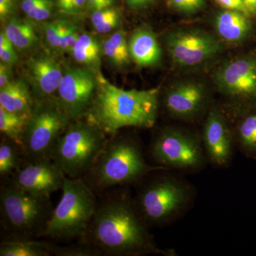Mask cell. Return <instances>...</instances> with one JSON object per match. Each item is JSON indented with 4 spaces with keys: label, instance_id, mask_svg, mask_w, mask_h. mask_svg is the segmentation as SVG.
<instances>
[{
    "label": "cell",
    "instance_id": "ab89813d",
    "mask_svg": "<svg viewBox=\"0 0 256 256\" xmlns=\"http://www.w3.org/2000/svg\"><path fill=\"white\" fill-rule=\"evenodd\" d=\"M249 16H256V0H242Z\"/></svg>",
    "mask_w": 256,
    "mask_h": 256
},
{
    "label": "cell",
    "instance_id": "ac0fdd59",
    "mask_svg": "<svg viewBox=\"0 0 256 256\" xmlns=\"http://www.w3.org/2000/svg\"><path fill=\"white\" fill-rule=\"evenodd\" d=\"M250 16L236 10H226L215 18L217 33L225 41L239 43L246 40L252 32Z\"/></svg>",
    "mask_w": 256,
    "mask_h": 256
},
{
    "label": "cell",
    "instance_id": "ba28073f",
    "mask_svg": "<svg viewBox=\"0 0 256 256\" xmlns=\"http://www.w3.org/2000/svg\"><path fill=\"white\" fill-rule=\"evenodd\" d=\"M150 152L156 165L181 172H198L208 163L201 134L174 126L156 133Z\"/></svg>",
    "mask_w": 256,
    "mask_h": 256
},
{
    "label": "cell",
    "instance_id": "1f68e13d",
    "mask_svg": "<svg viewBox=\"0 0 256 256\" xmlns=\"http://www.w3.org/2000/svg\"><path fill=\"white\" fill-rule=\"evenodd\" d=\"M170 4L178 11L194 12L204 6L205 0H170Z\"/></svg>",
    "mask_w": 256,
    "mask_h": 256
},
{
    "label": "cell",
    "instance_id": "4dcf8cb0",
    "mask_svg": "<svg viewBox=\"0 0 256 256\" xmlns=\"http://www.w3.org/2000/svg\"><path fill=\"white\" fill-rule=\"evenodd\" d=\"M54 5H56L55 1L54 0H46L35 9L32 10L26 15L28 18L34 21H45V20H48L52 15Z\"/></svg>",
    "mask_w": 256,
    "mask_h": 256
},
{
    "label": "cell",
    "instance_id": "ffe728a7",
    "mask_svg": "<svg viewBox=\"0 0 256 256\" xmlns=\"http://www.w3.org/2000/svg\"><path fill=\"white\" fill-rule=\"evenodd\" d=\"M34 105L28 84L22 79L12 80L0 88V107L8 112L31 116Z\"/></svg>",
    "mask_w": 256,
    "mask_h": 256
},
{
    "label": "cell",
    "instance_id": "9a60e30c",
    "mask_svg": "<svg viewBox=\"0 0 256 256\" xmlns=\"http://www.w3.org/2000/svg\"><path fill=\"white\" fill-rule=\"evenodd\" d=\"M208 104V92L198 82H178L170 88L164 97L166 112L174 118L184 120L198 118L206 112Z\"/></svg>",
    "mask_w": 256,
    "mask_h": 256
},
{
    "label": "cell",
    "instance_id": "e0dca14e",
    "mask_svg": "<svg viewBox=\"0 0 256 256\" xmlns=\"http://www.w3.org/2000/svg\"><path fill=\"white\" fill-rule=\"evenodd\" d=\"M238 106L240 112L232 126L236 146L246 158L256 160V104Z\"/></svg>",
    "mask_w": 256,
    "mask_h": 256
},
{
    "label": "cell",
    "instance_id": "d590c367",
    "mask_svg": "<svg viewBox=\"0 0 256 256\" xmlns=\"http://www.w3.org/2000/svg\"><path fill=\"white\" fill-rule=\"evenodd\" d=\"M11 76L10 66L1 62V64H0V88L6 86L12 82Z\"/></svg>",
    "mask_w": 256,
    "mask_h": 256
},
{
    "label": "cell",
    "instance_id": "8992f818",
    "mask_svg": "<svg viewBox=\"0 0 256 256\" xmlns=\"http://www.w3.org/2000/svg\"><path fill=\"white\" fill-rule=\"evenodd\" d=\"M73 121L58 138L52 161L65 176L82 178L95 164L108 140L105 132L87 120Z\"/></svg>",
    "mask_w": 256,
    "mask_h": 256
},
{
    "label": "cell",
    "instance_id": "f546056e",
    "mask_svg": "<svg viewBox=\"0 0 256 256\" xmlns=\"http://www.w3.org/2000/svg\"><path fill=\"white\" fill-rule=\"evenodd\" d=\"M14 45L12 44L4 32L0 34V58L2 62L11 66L18 60V55L15 52Z\"/></svg>",
    "mask_w": 256,
    "mask_h": 256
},
{
    "label": "cell",
    "instance_id": "f1b7e54d",
    "mask_svg": "<svg viewBox=\"0 0 256 256\" xmlns=\"http://www.w3.org/2000/svg\"><path fill=\"white\" fill-rule=\"evenodd\" d=\"M64 24V21H56L47 22L44 26L46 42L54 50H60Z\"/></svg>",
    "mask_w": 256,
    "mask_h": 256
},
{
    "label": "cell",
    "instance_id": "44dd1931",
    "mask_svg": "<svg viewBox=\"0 0 256 256\" xmlns=\"http://www.w3.org/2000/svg\"><path fill=\"white\" fill-rule=\"evenodd\" d=\"M54 245L30 238H11L0 245V256H48L54 255Z\"/></svg>",
    "mask_w": 256,
    "mask_h": 256
},
{
    "label": "cell",
    "instance_id": "7402d4cb",
    "mask_svg": "<svg viewBox=\"0 0 256 256\" xmlns=\"http://www.w3.org/2000/svg\"><path fill=\"white\" fill-rule=\"evenodd\" d=\"M4 32L10 42L18 50H28L38 42V37L33 25L24 20L12 18L5 26Z\"/></svg>",
    "mask_w": 256,
    "mask_h": 256
},
{
    "label": "cell",
    "instance_id": "f35d334b",
    "mask_svg": "<svg viewBox=\"0 0 256 256\" xmlns=\"http://www.w3.org/2000/svg\"><path fill=\"white\" fill-rule=\"evenodd\" d=\"M130 8L132 9H142L151 4L154 0H126Z\"/></svg>",
    "mask_w": 256,
    "mask_h": 256
},
{
    "label": "cell",
    "instance_id": "4fadbf2b",
    "mask_svg": "<svg viewBox=\"0 0 256 256\" xmlns=\"http://www.w3.org/2000/svg\"><path fill=\"white\" fill-rule=\"evenodd\" d=\"M97 84V78L89 69L70 68L66 70L57 90V102L70 120L85 116L95 96Z\"/></svg>",
    "mask_w": 256,
    "mask_h": 256
},
{
    "label": "cell",
    "instance_id": "5bb4252c",
    "mask_svg": "<svg viewBox=\"0 0 256 256\" xmlns=\"http://www.w3.org/2000/svg\"><path fill=\"white\" fill-rule=\"evenodd\" d=\"M11 182L36 196L48 197L63 188L65 174L50 160L22 158Z\"/></svg>",
    "mask_w": 256,
    "mask_h": 256
},
{
    "label": "cell",
    "instance_id": "603a6c76",
    "mask_svg": "<svg viewBox=\"0 0 256 256\" xmlns=\"http://www.w3.org/2000/svg\"><path fill=\"white\" fill-rule=\"evenodd\" d=\"M70 53L78 63L92 68H98L100 64L101 47L97 38L89 34L79 36Z\"/></svg>",
    "mask_w": 256,
    "mask_h": 256
},
{
    "label": "cell",
    "instance_id": "d6a6232c",
    "mask_svg": "<svg viewBox=\"0 0 256 256\" xmlns=\"http://www.w3.org/2000/svg\"><path fill=\"white\" fill-rule=\"evenodd\" d=\"M114 0H87L86 11L92 13L98 10L112 8Z\"/></svg>",
    "mask_w": 256,
    "mask_h": 256
},
{
    "label": "cell",
    "instance_id": "4316f807",
    "mask_svg": "<svg viewBox=\"0 0 256 256\" xmlns=\"http://www.w3.org/2000/svg\"><path fill=\"white\" fill-rule=\"evenodd\" d=\"M92 22L96 31L100 34L108 33L119 24V12L114 8L98 10L92 14Z\"/></svg>",
    "mask_w": 256,
    "mask_h": 256
},
{
    "label": "cell",
    "instance_id": "2e32d148",
    "mask_svg": "<svg viewBox=\"0 0 256 256\" xmlns=\"http://www.w3.org/2000/svg\"><path fill=\"white\" fill-rule=\"evenodd\" d=\"M28 69L34 89L40 100H46L58 90L64 73L53 58L45 54L37 56L28 62Z\"/></svg>",
    "mask_w": 256,
    "mask_h": 256
},
{
    "label": "cell",
    "instance_id": "d6986e66",
    "mask_svg": "<svg viewBox=\"0 0 256 256\" xmlns=\"http://www.w3.org/2000/svg\"><path fill=\"white\" fill-rule=\"evenodd\" d=\"M128 44L131 58L140 66H152L161 60V48L156 34L149 28L138 30Z\"/></svg>",
    "mask_w": 256,
    "mask_h": 256
},
{
    "label": "cell",
    "instance_id": "7c38bea8",
    "mask_svg": "<svg viewBox=\"0 0 256 256\" xmlns=\"http://www.w3.org/2000/svg\"><path fill=\"white\" fill-rule=\"evenodd\" d=\"M201 138L208 163L218 168L230 164L237 150L233 128L218 108L212 106L207 112Z\"/></svg>",
    "mask_w": 256,
    "mask_h": 256
},
{
    "label": "cell",
    "instance_id": "8d00e7d4",
    "mask_svg": "<svg viewBox=\"0 0 256 256\" xmlns=\"http://www.w3.org/2000/svg\"><path fill=\"white\" fill-rule=\"evenodd\" d=\"M87 0H72L70 14L77 15L86 10Z\"/></svg>",
    "mask_w": 256,
    "mask_h": 256
},
{
    "label": "cell",
    "instance_id": "cb8c5ba5",
    "mask_svg": "<svg viewBox=\"0 0 256 256\" xmlns=\"http://www.w3.org/2000/svg\"><path fill=\"white\" fill-rule=\"evenodd\" d=\"M30 118L8 112L0 107V131L4 137L16 143L21 150Z\"/></svg>",
    "mask_w": 256,
    "mask_h": 256
},
{
    "label": "cell",
    "instance_id": "e575fe53",
    "mask_svg": "<svg viewBox=\"0 0 256 256\" xmlns=\"http://www.w3.org/2000/svg\"><path fill=\"white\" fill-rule=\"evenodd\" d=\"M216 1L226 10H236L248 14L242 0H216Z\"/></svg>",
    "mask_w": 256,
    "mask_h": 256
},
{
    "label": "cell",
    "instance_id": "d4e9b609",
    "mask_svg": "<svg viewBox=\"0 0 256 256\" xmlns=\"http://www.w3.org/2000/svg\"><path fill=\"white\" fill-rule=\"evenodd\" d=\"M102 52L111 63L116 66L128 65L131 57L126 32H116L108 37L102 45Z\"/></svg>",
    "mask_w": 256,
    "mask_h": 256
},
{
    "label": "cell",
    "instance_id": "8fae6325",
    "mask_svg": "<svg viewBox=\"0 0 256 256\" xmlns=\"http://www.w3.org/2000/svg\"><path fill=\"white\" fill-rule=\"evenodd\" d=\"M166 46L173 62L192 67L208 62L220 54L222 45L213 35L200 30H178L166 36Z\"/></svg>",
    "mask_w": 256,
    "mask_h": 256
},
{
    "label": "cell",
    "instance_id": "74e56055",
    "mask_svg": "<svg viewBox=\"0 0 256 256\" xmlns=\"http://www.w3.org/2000/svg\"><path fill=\"white\" fill-rule=\"evenodd\" d=\"M46 0H23L21 8L25 14H28L32 10L35 9Z\"/></svg>",
    "mask_w": 256,
    "mask_h": 256
},
{
    "label": "cell",
    "instance_id": "52a82bcc",
    "mask_svg": "<svg viewBox=\"0 0 256 256\" xmlns=\"http://www.w3.org/2000/svg\"><path fill=\"white\" fill-rule=\"evenodd\" d=\"M53 210L48 197L32 194L11 182L1 186L2 225L11 238H40Z\"/></svg>",
    "mask_w": 256,
    "mask_h": 256
},
{
    "label": "cell",
    "instance_id": "277c9868",
    "mask_svg": "<svg viewBox=\"0 0 256 256\" xmlns=\"http://www.w3.org/2000/svg\"><path fill=\"white\" fill-rule=\"evenodd\" d=\"M195 190L191 184L169 170L148 180L134 198L148 226H164L181 218L192 207Z\"/></svg>",
    "mask_w": 256,
    "mask_h": 256
},
{
    "label": "cell",
    "instance_id": "7a4b0ae2",
    "mask_svg": "<svg viewBox=\"0 0 256 256\" xmlns=\"http://www.w3.org/2000/svg\"><path fill=\"white\" fill-rule=\"evenodd\" d=\"M97 88L86 112L87 120L106 134H117L122 128H151L159 110V89L126 90L97 77Z\"/></svg>",
    "mask_w": 256,
    "mask_h": 256
},
{
    "label": "cell",
    "instance_id": "3957f363",
    "mask_svg": "<svg viewBox=\"0 0 256 256\" xmlns=\"http://www.w3.org/2000/svg\"><path fill=\"white\" fill-rule=\"evenodd\" d=\"M162 170H169L148 163L138 141L116 134L112 139L108 140L95 164L80 178L94 192L104 191L136 182Z\"/></svg>",
    "mask_w": 256,
    "mask_h": 256
},
{
    "label": "cell",
    "instance_id": "83f0119b",
    "mask_svg": "<svg viewBox=\"0 0 256 256\" xmlns=\"http://www.w3.org/2000/svg\"><path fill=\"white\" fill-rule=\"evenodd\" d=\"M79 36L80 34L77 32L76 28L72 24L64 22L60 50L64 52H72L78 42Z\"/></svg>",
    "mask_w": 256,
    "mask_h": 256
},
{
    "label": "cell",
    "instance_id": "6da1fadb",
    "mask_svg": "<svg viewBox=\"0 0 256 256\" xmlns=\"http://www.w3.org/2000/svg\"><path fill=\"white\" fill-rule=\"evenodd\" d=\"M82 240L100 254L109 256H176L173 250L158 247L134 198L124 190L108 194L98 202L86 236Z\"/></svg>",
    "mask_w": 256,
    "mask_h": 256
},
{
    "label": "cell",
    "instance_id": "484cf974",
    "mask_svg": "<svg viewBox=\"0 0 256 256\" xmlns=\"http://www.w3.org/2000/svg\"><path fill=\"white\" fill-rule=\"evenodd\" d=\"M22 158L21 148L8 138L0 142V176L8 178L14 173Z\"/></svg>",
    "mask_w": 256,
    "mask_h": 256
},
{
    "label": "cell",
    "instance_id": "30bf717a",
    "mask_svg": "<svg viewBox=\"0 0 256 256\" xmlns=\"http://www.w3.org/2000/svg\"><path fill=\"white\" fill-rule=\"evenodd\" d=\"M214 80L220 94L237 106L256 104V52L224 64Z\"/></svg>",
    "mask_w": 256,
    "mask_h": 256
},
{
    "label": "cell",
    "instance_id": "836d02e7",
    "mask_svg": "<svg viewBox=\"0 0 256 256\" xmlns=\"http://www.w3.org/2000/svg\"><path fill=\"white\" fill-rule=\"evenodd\" d=\"M16 10L15 0H0V18L2 20L9 18Z\"/></svg>",
    "mask_w": 256,
    "mask_h": 256
},
{
    "label": "cell",
    "instance_id": "9c48e42d",
    "mask_svg": "<svg viewBox=\"0 0 256 256\" xmlns=\"http://www.w3.org/2000/svg\"><path fill=\"white\" fill-rule=\"evenodd\" d=\"M57 101L35 104L24 136L22 152L28 160H50L58 138L70 122Z\"/></svg>",
    "mask_w": 256,
    "mask_h": 256
},
{
    "label": "cell",
    "instance_id": "5b68a950",
    "mask_svg": "<svg viewBox=\"0 0 256 256\" xmlns=\"http://www.w3.org/2000/svg\"><path fill=\"white\" fill-rule=\"evenodd\" d=\"M62 196L40 236L58 240H82L95 214V192L82 178L65 176Z\"/></svg>",
    "mask_w": 256,
    "mask_h": 256
},
{
    "label": "cell",
    "instance_id": "60d3db41",
    "mask_svg": "<svg viewBox=\"0 0 256 256\" xmlns=\"http://www.w3.org/2000/svg\"><path fill=\"white\" fill-rule=\"evenodd\" d=\"M55 6L62 12L67 13L66 0H55Z\"/></svg>",
    "mask_w": 256,
    "mask_h": 256
}]
</instances>
